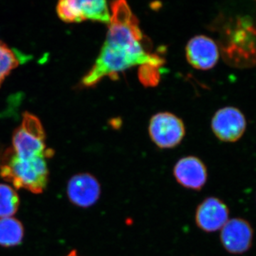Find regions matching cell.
I'll return each mask as SVG.
<instances>
[{"label":"cell","mask_w":256,"mask_h":256,"mask_svg":"<svg viewBox=\"0 0 256 256\" xmlns=\"http://www.w3.org/2000/svg\"><path fill=\"white\" fill-rule=\"evenodd\" d=\"M110 22L106 40L96 63L82 79V86L92 87L106 76L114 77L136 66L150 64L161 66L164 60L144 48V36L137 18L126 1L110 6Z\"/></svg>","instance_id":"6da1fadb"},{"label":"cell","mask_w":256,"mask_h":256,"mask_svg":"<svg viewBox=\"0 0 256 256\" xmlns=\"http://www.w3.org/2000/svg\"><path fill=\"white\" fill-rule=\"evenodd\" d=\"M220 48L224 60L238 68L256 64V22L250 16H237L222 30Z\"/></svg>","instance_id":"7a4b0ae2"},{"label":"cell","mask_w":256,"mask_h":256,"mask_svg":"<svg viewBox=\"0 0 256 256\" xmlns=\"http://www.w3.org/2000/svg\"><path fill=\"white\" fill-rule=\"evenodd\" d=\"M45 158L23 159L12 150L6 153L0 168V175L12 183L16 188H25L34 194H40L48 182V170Z\"/></svg>","instance_id":"3957f363"},{"label":"cell","mask_w":256,"mask_h":256,"mask_svg":"<svg viewBox=\"0 0 256 256\" xmlns=\"http://www.w3.org/2000/svg\"><path fill=\"white\" fill-rule=\"evenodd\" d=\"M13 152L23 159L50 156L52 152L46 149L45 134L41 122L32 114H24L22 126L13 134Z\"/></svg>","instance_id":"277c9868"},{"label":"cell","mask_w":256,"mask_h":256,"mask_svg":"<svg viewBox=\"0 0 256 256\" xmlns=\"http://www.w3.org/2000/svg\"><path fill=\"white\" fill-rule=\"evenodd\" d=\"M185 131L183 121L171 112H159L150 121V136L152 142L162 149L178 146L182 141Z\"/></svg>","instance_id":"5b68a950"},{"label":"cell","mask_w":256,"mask_h":256,"mask_svg":"<svg viewBox=\"0 0 256 256\" xmlns=\"http://www.w3.org/2000/svg\"><path fill=\"white\" fill-rule=\"evenodd\" d=\"M246 128L245 116L236 108H220L212 118V130L217 138L223 142H236L245 132Z\"/></svg>","instance_id":"8992f818"},{"label":"cell","mask_w":256,"mask_h":256,"mask_svg":"<svg viewBox=\"0 0 256 256\" xmlns=\"http://www.w3.org/2000/svg\"><path fill=\"white\" fill-rule=\"evenodd\" d=\"M254 230L250 224L242 218L228 220L222 228L220 242L224 248L232 254H242L252 246Z\"/></svg>","instance_id":"52a82bcc"},{"label":"cell","mask_w":256,"mask_h":256,"mask_svg":"<svg viewBox=\"0 0 256 256\" xmlns=\"http://www.w3.org/2000/svg\"><path fill=\"white\" fill-rule=\"evenodd\" d=\"M186 57L188 63L198 70H208L215 66L220 58V48L210 37L195 36L186 46Z\"/></svg>","instance_id":"ba28073f"},{"label":"cell","mask_w":256,"mask_h":256,"mask_svg":"<svg viewBox=\"0 0 256 256\" xmlns=\"http://www.w3.org/2000/svg\"><path fill=\"white\" fill-rule=\"evenodd\" d=\"M226 204L216 197H208L197 207L195 220L197 226L207 233L220 230L228 220Z\"/></svg>","instance_id":"9c48e42d"},{"label":"cell","mask_w":256,"mask_h":256,"mask_svg":"<svg viewBox=\"0 0 256 256\" xmlns=\"http://www.w3.org/2000/svg\"><path fill=\"white\" fill-rule=\"evenodd\" d=\"M67 193L74 204L87 208L95 204L100 198V185L95 176L82 173L69 180Z\"/></svg>","instance_id":"30bf717a"},{"label":"cell","mask_w":256,"mask_h":256,"mask_svg":"<svg viewBox=\"0 0 256 256\" xmlns=\"http://www.w3.org/2000/svg\"><path fill=\"white\" fill-rule=\"evenodd\" d=\"M173 174L180 185L193 190H202L208 178L203 162L194 156H185L178 160L173 170Z\"/></svg>","instance_id":"8fae6325"},{"label":"cell","mask_w":256,"mask_h":256,"mask_svg":"<svg viewBox=\"0 0 256 256\" xmlns=\"http://www.w3.org/2000/svg\"><path fill=\"white\" fill-rule=\"evenodd\" d=\"M79 14L82 21L90 20L92 21L108 24L110 22V12L107 2L104 0L95 1H78L76 0Z\"/></svg>","instance_id":"7c38bea8"},{"label":"cell","mask_w":256,"mask_h":256,"mask_svg":"<svg viewBox=\"0 0 256 256\" xmlns=\"http://www.w3.org/2000/svg\"><path fill=\"white\" fill-rule=\"evenodd\" d=\"M22 224L16 218H0V245L10 247L18 245L22 240Z\"/></svg>","instance_id":"4fadbf2b"},{"label":"cell","mask_w":256,"mask_h":256,"mask_svg":"<svg viewBox=\"0 0 256 256\" xmlns=\"http://www.w3.org/2000/svg\"><path fill=\"white\" fill-rule=\"evenodd\" d=\"M20 204V198L14 188L0 184V218L15 214Z\"/></svg>","instance_id":"5bb4252c"},{"label":"cell","mask_w":256,"mask_h":256,"mask_svg":"<svg viewBox=\"0 0 256 256\" xmlns=\"http://www.w3.org/2000/svg\"><path fill=\"white\" fill-rule=\"evenodd\" d=\"M20 62L18 54L0 42V86L5 77L18 66Z\"/></svg>","instance_id":"9a60e30c"},{"label":"cell","mask_w":256,"mask_h":256,"mask_svg":"<svg viewBox=\"0 0 256 256\" xmlns=\"http://www.w3.org/2000/svg\"><path fill=\"white\" fill-rule=\"evenodd\" d=\"M57 12L60 18L66 22H80L82 21L76 0L60 2L57 6Z\"/></svg>","instance_id":"2e32d148"},{"label":"cell","mask_w":256,"mask_h":256,"mask_svg":"<svg viewBox=\"0 0 256 256\" xmlns=\"http://www.w3.org/2000/svg\"><path fill=\"white\" fill-rule=\"evenodd\" d=\"M160 66L146 64L140 66L138 72V77L144 86H154L160 82Z\"/></svg>","instance_id":"e0dca14e"},{"label":"cell","mask_w":256,"mask_h":256,"mask_svg":"<svg viewBox=\"0 0 256 256\" xmlns=\"http://www.w3.org/2000/svg\"><path fill=\"white\" fill-rule=\"evenodd\" d=\"M67 256H78V254H77L76 252V250H73V252H70V254H68Z\"/></svg>","instance_id":"ac0fdd59"}]
</instances>
